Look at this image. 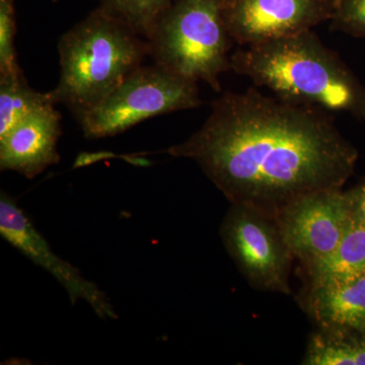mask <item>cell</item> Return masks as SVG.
<instances>
[{
	"mask_svg": "<svg viewBox=\"0 0 365 365\" xmlns=\"http://www.w3.org/2000/svg\"><path fill=\"white\" fill-rule=\"evenodd\" d=\"M165 153L198 163L232 204L273 218L302 196L342 188L357 160L326 111L255 88L223 93L202 127Z\"/></svg>",
	"mask_w": 365,
	"mask_h": 365,
	"instance_id": "6da1fadb",
	"label": "cell"
},
{
	"mask_svg": "<svg viewBox=\"0 0 365 365\" xmlns=\"http://www.w3.org/2000/svg\"><path fill=\"white\" fill-rule=\"evenodd\" d=\"M230 71L287 102L365 119L364 86L313 31L242 46Z\"/></svg>",
	"mask_w": 365,
	"mask_h": 365,
	"instance_id": "7a4b0ae2",
	"label": "cell"
},
{
	"mask_svg": "<svg viewBox=\"0 0 365 365\" xmlns=\"http://www.w3.org/2000/svg\"><path fill=\"white\" fill-rule=\"evenodd\" d=\"M60 78L49 91L78 122L150 57L148 41L98 7L63 34Z\"/></svg>",
	"mask_w": 365,
	"mask_h": 365,
	"instance_id": "3957f363",
	"label": "cell"
},
{
	"mask_svg": "<svg viewBox=\"0 0 365 365\" xmlns=\"http://www.w3.org/2000/svg\"><path fill=\"white\" fill-rule=\"evenodd\" d=\"M225 0H176L148 40L155 63L222 91L220 76L230 71L234 41L223 19Z\"/></svg>",
	"mask_w": 365,
	"mask_h": 365,
	"instance_id": "277c9868",
	"label": "cell"
},
{
	"mask_svg": "<svg viewBox=\"0 0 365 365\" xmlns=\"http://www.w3.org/2000/svg\"><path fill=\"white\" fill-rule=\"evenodd\" d=\"M202 104L197 81L153 62L132 72L79 124L86 138H105L150 118Z\"/></svg>",
	"mask_w": 365,
	"mask_h": 365,
	"instance_id": "5b68a950",
	"label": "cell"
},
{
	"mask_svg": "<svg viewBox=\"0 0 365 365\" xmlns=\"http://www.w3.org/2000/svg\"><path fill=\"white\" fill-rule=\"evenodd\" d=\"M220 235L228 254L252 287L290 294L288 275L294 255L275 218L232 204L223 220Z\"/></svg>",
	"mask_w": 365,
	"mask_h": 365,
	"instance_id": "8992f818",
	"label": "cell"
},
{
	"mask_svg": "<svg viewBox=\"0 0 365 365\" xmlns=\"http://www.w3.org/2000/svg\"><path fill=\"white\" fill-rule=\"evenodd\" d=\"M351 216L349 192L338 188L300 197L275 220L290 252L307 266L337 248Z\"/></svg>",
	"mask_w": 365,
	"mask_h": 365,
	"instance_id": "52a82bcc",
	"label": "cell"
},
{
	"mask_svg": "<svg viewBox=\"0 0 365 365\" xmlns=\"http://www.w3.org/2000/svg\"><path fill=\"white\" fill-rule=\"evenodd\" d=\"M335 6L336 0H225L223 19L242 47L309 32L331 20Z\"/></svg>",
	"mask_w": 365,
	"mask_h": 365,
	"instance_id": "ba28073f",
	"label": "cell"
},
{
	"mask_svg": "<svg viewBox=\"0 0 365 365\" xmlns=\"http://www.w3.org/2000/svg\"><path fill=\"white\" fill-rule=\"evenodd\" d=\"M0 235L29 260L51 274L66 290L72 304L83 300L101 319H117L109 297L78 269L52 251L16 201L4 191L0 195Z\"/></svg>",
	"mask_w": 365,
	"mask_h": 365,
	"instance_id": "9c48e42d",
	"label": "cell"
},
{
	"mask_svg": "<svg viewBox=\"0 0 365 365\" xmlns=\"http://www.w3.org/2000/svg\"><path fill=\"white\" fill-rule=\"evenodd\" d=\"M54 106H41L0 136V170L33 179L59 163L62 117Z\"/></svg>",
	"mask_w": 365,
	"mask_h": 365,
	"instance_id": "30bf717a",
	"label": "cell"
},
{
	"mask_svg": "<svg viewBox=\"0 0 365 365\" xmlns=\"http://www.w3.org/2000/svg\"><path fill=\"white\" fill-rule=\"evenodd\" d=\"M306 304L319 329L365 332V274L309 284Z\"/></svg>",
	"mask_w": 365,
	"mask_h": 365,
	"instance_id": "8fae6325",
	"label": "cell"
},
{
	"mask_svg": "<svg viewBox=\"0 0 365 365\" xmlns=\"http://www.w3.org/2000/svg\"><path fill=\"white\" fill-rule=\"evenodd\" d=\"M309 284L347 279L365 274V225L354 215L337 248L325 258L306 266Z\"/></svg>",
	"mask_w": 365,
	"mask_h": 365,
	"instance_id": "7c38bea8",
	"label": "cell"
},
{
	"mask_svg": "<svg viewBox=\"0 0 365 365\" xmlns=\"http://www.w3.org/2000/svg\"><path fill=\"white\" fill-rule=\"evenodd\" d=\"M306 365H365V332L319 329L307 345Z\"/></svg>",
	"mask_w": 365,
	"mask_h": 365,
	"instance_id": "4fadbf2b",
	"label": "cell"
},
{
	"mask_svg": "<svg viewBox=\"0 0 365 365\" xmlns=\"http://www.w3.org/2000/svg\"><path fill=\"white\" fill-rule=\"evenodd\" d=\"M54 103L50 93L29 85L24 72L0 76V136L41 106Z\"/></svg>",
	"mask_w": 365,
	"mask_h": 365,
	"instance_id": "5bb4252c",
	"label": "cell"
},
{
	"mask_svg": "<svg viewBox=\"0 0 365 365\" xmlns=\"http://www.w3.org/2000/svg\"><path fill=\"white\" fill-rule=\"evenodd\" d=\"M172 4L173 0H101L98 7L148 41Z\"/></svg>",
	"mask_w": 365,
	"mask_h": 365,
	"instance_id": "9a60e30c",
	"label": "cell"
},
{
	"mask_svg": "<svg viewBox=\"0 0 365 365\" xmlns=\"http://www.w3.org/2000/svg\"><path fill=\"white\" fill-rule=\"evenodd\" d=\"M14 0H0V76L20 73L14 39L16 35Z\"/></svg>",
	"mask_w": 365,
	"mask_h": 365,
	"instance_id": "2e32d148",
	"label": "cell"
},
{
	"mask_svg": "<svg viewBox=\"0 0 365 365\" xmlns=\"http://www.w3.org/2000/svg\"><path fill=\"white\" fill-rule=\"evenodd\" d=\"M331 21L333 30L365 38V0H336Z\"/></svg>",
	"mask_w": 365,
	"mask_h": 365,
	"instance_id": "e0dca14e",
	"label": "cell"
},
{
	"mask_svg": "<svg viewBox=\"0 0 365 365\" xmlns=\"http://www.w3.org/2000/svg\"><path fill=\"white\" fill-rule=\"evenodd\" d=\"M352 212L365 225V181L357 188L349 191Z\"/></svg>",
	"mask_w": 365,
	"mask_h": 365,
	"instance_id": "ac0fdd59",
	"label": "cell"
}]
</instances>
